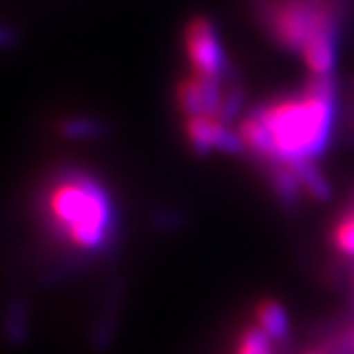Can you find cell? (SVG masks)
Listing matches in <instances>:
<instances>
[{
  "label": "cell",
  "mask_w": 354,
  "mask_h": 354,
  "mask_svg": "<svg viewBox=\"0 0 354 354\" xmlns=\"http://www.w3.org/2000/svg\"><path fill=\"white\" fill-rule=\"evenodd\" d=\"M350 348H352V354H354V326H350Z\"/></svg>",
  "instance_id": "4fadbf2b"
},
{
  "label": "cell",
  "mask_w": 354,
  "mask_h": 354,
  "mask_svg": "<svg viewBox=\"0 0 354 354\" xmlns=\"http://www.w3.org/2000/svg\"><path fill=\"white\" fill-rule=\"evenodd\" d=\"M235 354H280V350L259 324H252L241 331Z\"/></svg>",
  "instance_id": "9c48e42d"
},
{
  "label": "cell",
  "mask_w": 354,
  "mask_h": 354,
  "mask_svg": "<svg viewBox=\"0 0 354 354\" xmlns=\"http://www.w3.org/2000/svg\"><path fill=\"white\" fill-rule=\"evenodd\" d=\"M182 45L186 62L190 66V75L214 82L231 80L229 56H226L220 30L209 17H190L182 35Z\"/></svg>",
  "instance_id": "277c9868"
},
{
  "label": "cell",
  "mask_w": 354,
  "mask_h": 354,
  "mask_svg": "<svg viewBox=\"0 0 354 354\" xmlns=\"http://www.w3.org/2000/svg\"><path fill=\"white\" fill-rule=\"evenodd\" d=\"M11 41H13V32H11V30H7V28H3V26H0V47L9 45Z\"/></svg>",
  "instance_id": "7c38bea8"
},
{
  "label": "cell",
  "mask_w": 354,
  "mask_h": 354,
  "mask_svg": "<svg viewBox=\"0 0 354 354\" xmlns=\"http://www.w3.org/2000/svg\"><path fill=\"white\" fill-rule=\"evenodd\" d=\"M182 133L188 147L196 156L224 154V156H239L243 154V145L237 129L231 122L216 115H192L184 118Z\"/></svg>",
  "instance_id": "5b68a950"
},
{
  "label": "cell",
  "mask_w": 354,
  "mask_h": 354,
  "mask_svg": "<svg viewBox=\"0 0 354 354\" xmlns=\"http://www.w3.org/2000/svg\"><path fill=\"white\" fill-rule=\"evenodd\" d=\"M335 115V77H310L299 92L265 100L239 120L243 154L263 167L314 162L331 143Z\"/></svg>",
  "instance_id": "6da1fadb"
},
{
  "label": "cell",
  "mask_w": 354,
  "mask_h": 354,
  "mask_svg": "<svg viewBox=\"0 0 354 354\" xmlns=\"http://www.w3.org/2000/svg\"><path fill=\"white\" fill-rule=\"evenodd\" d=\"M303 354H322V352H320V350H316V348H314V350H308V352H303Z\"/></svg>",
  "instance_id": "5bb4252c"
},
{
  "label": "cell",
  "mask_w": 354,
  "mask_h": 354,
  "mask_svg": "<svg viewBox=\"0 0 354 354\" xmlns=\"http://www.w3.org/2000/svg\"><path fill=\"white\" fill-rule=\"evenodd\" d=\"M62 135L68 139H88L103 133V124L92 118H71L62 124Z\"/></svg>",
  "instance_id": "30bf717a"
},
{
  "label": "cell",
  "mask_w": 354,
  "mask_h": 354,
  "mask_svg": "<svg viewBox=\"0 0 354 354\" xmlns=\"http://www.w3.org/2000/svg\"><path fill=\"white\" fill-rule=\"evenodd\" d=\"M257 324L273 339L277 350H288L292 333H290V320L284 306L275 299H263L254 310Z\"/></svg>",
  "instance_id": "8992f818"
},
{
  "label": "cell",
  "mask_w": 354,
  "mask_h": 354,
  "mask_svg": "<svg viewBox=\"0 0 354 354\" xmlns=\"http://www.w3.org/2000/svg\"><path fill=\"white\" fill-rule=\"evenodd\" d=\"M259 17L275 45L301 54L314 41H339L346 0H261Z\"/></svg>",
  "instance_id": "3957f363"
},
{
  "label": "cell",
  "mask_w": 354,
  "mask_h": 354,
  "mask_svg": "<svg viewBox=\"0 0 354 354\" xmlns=\"http://www.w3.org/2000/svg\"><path fill=\"white\" fill-rule=\"evenodd\" d=\"M352 306H354V275H352Z\"/></svg>",
  "instance_id": "9a60e30c"
},
{
  "label": "cell",
  "mask_w": 354,
  "mask_h": 354,
  "mask_svg": "<svg viewBox=\"0 0 354 354\" xmlns=\"http://www.w3.org/2000/svg\"><path fill=\"white\" fill-rule=\"evenodd\" d=\"M292 167L297 171L303 196L316 201V203H322V201L331 196V184H328L326 175L316 167V162H301Z\"/></svg>",
  "instance_id": "52a82bcc"
},
{
  "label": "cell",
  "mask_w": 354,
  "mask_h": 354,
  "mask_svg": "<svg viewBox=\"0 0 354 354\" xmlns=\"http://www.w3.org/2000/svg\"><path fill=\"white\" fill-rule=\"evenodd\" d=\"M41 212L56 241L82 257L103 254L118 233L113 196L90 171L56 173L41 194Z\"/></svg>",
  "instance_id": "7a4b0ae2"
},
{
  "label": "cell",
  "mask_w": 354,
  "mask_h": 354,
  "mask_svg": "<svg viewBox=\"0 0 354 354\" xmlns=\"http://www.w3.org/2000/svg\"><path fill=\"white\" fill-rule=\"evenodd\" d=\"M331 245L339 257L354 261V207H348L333 224Z\"/></svg>",
  "instance_id": "ba28073f"
},
{
  "label": "cell",
  "mask_w": 354,
  "mask_h": 354,
  "mask_svg": "<svg viewBox=\"0 0 354 354\" xmlns=\"http://www.w3.org/2000/svg\"><path fill=\"white\" fill-rule=\"evenodd\" d=\"M9 337L19 342L21 339V331L26 328V322H24V308H11V320H9Z\"/></svg>",
  "instance_id": "8fae6325"
}]
</instances>
